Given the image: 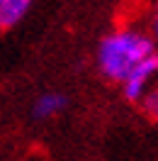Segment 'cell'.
<instances>
[{
	"mask_svg": "<svg viewBox=\"0 0 158 161\" xmlns=\"http://www.w3.org/2000/svg\"><path fill=\"white\" fill-rule=\"evenodd\" d=\"M151 54H156V47H153V39L146 32L117 30L100 42L97 66L109 80L122 83L131 73V69L139 66Z\"/></svg>",
	"mask_w": 158,
	"mask_h": 161,
	"instance_id": "obj_1",
	"label": "cell"
},
{
	"mask_svg": "<svg viewBox=\"0 0 158 161\" xmlns=\"http://www.w3.org/2000/svg\"><path fill=\"white\" fill-rule=\"evenodd\" d=\"M156 69H158V59H156V54H151L139 66H134L131 73L122 80V91H124V98L129 103H139L144 98V93L148 91V80L153 78Z\"/></svg>",
	"mask_w": 158,
	"mask_h": 161,
	"instance_id": "obj_2",
	"label": "cell"
},
{
	"mask_svg": "<svg viewBox=\"0 0 158 161\" xmlns=\"http://www.w3.org/2000/svg\"><path fill=\"white\" fill-rule=\"evenodd\" d=\"M32 0H0V30H12L29 12Z\"/></svg>",
	"mask_w": 158,
	"mask_h": 161,
	"instance_id": "obj_3",
	"label": "cell"
},
{
	"mask_svg": "<svg viewBox=\"0 0 158 161\" xmlns=\"http://www.w3.org/2000/svg\"><path fill=\"white\" fill-rule=\"evenodd\" d=\"M63 105H66V98H63V95H59V93H44V95L37 98V103H34V115H37L39 120H46V117H54L56 112H61Z\"/></svg>",
	"mask_w": 158,
	"mask_h": 161,
	"instance_id": "obj_4",
	"label": "cell"
},
{
	"mask_svg": "<svg viewBox=\"0 0 158 161\" xmlns=\"http://www.w3.org/2000/svg\"><path fill=\"white\" fill-rule=\"evenodd\" d=\"M139 103H144V110L151 115V117H156V108H158V95H156V91H146L144 93V98Z\"/></svg>",
	"mask_w": 158,
	"mask_h": 161,
	"instance_id": "obj_5",
	"label": "cell"
}]
</instances>
